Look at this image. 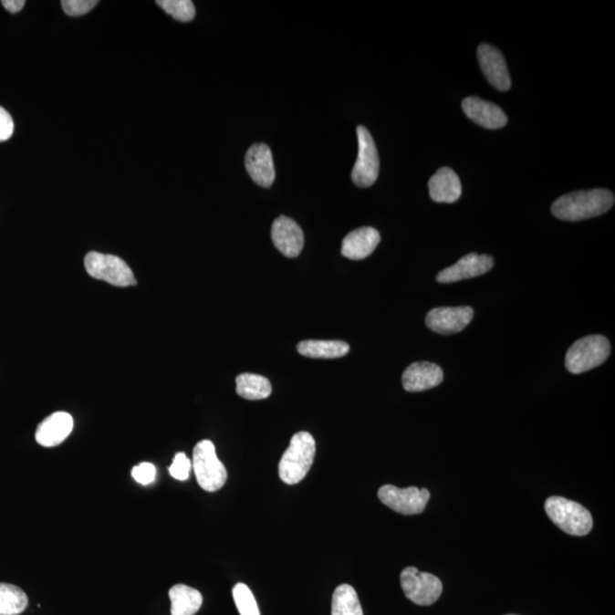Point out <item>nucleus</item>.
I'll use <instances>...</instances> for the list:
<instances>
[{
	"label": "nucleus",
	"mask_w": 615,
	"mask_h": 615,
	"mask_svg": "<svg viewBox=\"0 0 615 615\" xmlns=\"http://www.w3.org/2000/svg\"><path fill=\"white\" fill-rule=\"evenodd\" d=\"M614 202L613 193L602 188L573 192L555 201L552 213L564 222H580L608 213L612 209Z\"/></svg>",
	"instance_id": "1"
},
{
	"label": "nucleus",
	"mask_w": 615,
	"mask_h": 615,
	"mask_svg": "<svg viewBox=\"0 0 615 615\" xmlns=\"http://www.w3.org/2000/svg\"><path fill=\"white\" fill-rule=\"evenodd\" d=\"M316 455V443L312 435L299 433L293 435L290 446L279 462V477L287 485H297L310 471Z\"/></svg>",
	"instance_id": "2"
},
{
	"label": "nucleus",
	"mask_w": 615,
	"mask_h": 615,
	"mask_svg": "<svg viewBox=\"0 0 615 615\" xmlns=\"http://www.w3.org/2000/svg\"><path fill=\"white\" fill-rule=\"evenodd\" d=\"M545 511L559 529L571 536H586L593 529V516L579 503L563 497H549Z\"/></svg>",
	"instance_id": "3"
},
{
	"label": "nucleus",
	"mask_w": 615,
	"mask_h": 615,
	"mask_svg": "<svg viewBox=\"0 0 615 615\" xmlns=\"http://www.w3.org/2000/svg\"><path fill=\"white\" fill-rule=\"evenodd\" d=\"M611 353V344L603 335H589L578 339L568 349L566 367L572 374L586 373L607 361Z\"/></svg>",
	"instance_id": "4"
},
{
	"label": "nucleus",
	"mask_w": 615,
	"mask_h": 615,
	"mask_svg": "<svg viewBox=\"0 0 615 615\" xmlns=\"http://www.w3.org/2000/svg\"><path fill=\"white\" fill-rule=\"evenodd\" d=\"M192 467L202 489L214 493L227 481V470L220 462L215 447L210 440H202L193 451Z\"/></svg>",
	"instance_id": "5"
},
{
	"label": "nucleus",
	"mask_w": 615,
	"mask_h": 615,
	"mask_svg": "<svg viewBox=\"0 0 615 615\" xmlns=\"http://www.w3.org/2000/svg\"><path fill=\"white\" fill-rule=\"evenodd\" d=\"M85 268L91 277L114 287H127L137 283L130 266L117 255L89 252L85 258Z\"/></svg>",
	"instance_id": "6"
},
{
	"label": "nucleus",
	"mask_w": 615,
	"mask_h": 615,
	"mask_svg": "<svg viewBox=\"0 0 615 615\" xmlns=\"http://www.w3.org/2000/svg\"><path fill=\"white\" fill-rule=\"evenodd\" d=\"M358 156L351 178L358 187L373 185L380 172V156L373 137L364 126L357 128Z\"/></svg>",
	"instance_id": "7"
},
{
	"label": "nucleus",
	"mask_w": 615,
	"mask_h": 615,
	"mask_svg": "<svg viewBox=\"0 0 615 615\" xmlns=\"http://www.w3.org/2000/svg\"><path fill=\"white\" fill-rule=\"evenodd\" d=\"M401 584L406 598L421 607L434 604L443 593V582L438 577L421 572L414 567L401 572Z\"/></svg>",
	"instance_id": "8"
},
{
	"label": "nucleus",
	"mask_w": 615,
	"mask_h": 615,
	"mask_svg": "<svg viewBox=\"0 0 615 615\" xmlns=\"http://www.w3.org/2000/svg\"><path fill=\"white\" fill-rule=\"evenodd\" d=\"M430 497L428 489H419L416 486L401 489L392 485H385L379 490L380 502L402 516L423 513Z\"/></svg>",
	"instance_id": "9"
},
{
	"label": "nucleus",
	"mask_w": 615,
	"mask_h": 615,
	"mask_svg": "<svg viewBox=\"0 0 615 615\" xmlns=\"http://www.w3.org/2000/svg\"><path fill=\"white\" fill-rule=\"evenodd\" d=\"M473 316L474 310L471 307L434 308L426 315V326L438 334H456L471 323Z\"/></svg>",
	"instance_id": "10"
},
{
	"label": "nucleus",
	"mask_w": 615,
	"mask_h": 615,
	"mask_svg": "<svg viewBox=\"0 0 615 615\" xmlns=\"http://www.w3.org/2000/svg\"><path fill=\"white\" fill-rule=\"evenodd\" d=\"M477 58H479L481 70L491 86L502 91L511 89L512 80L507 64L498 48L488 44H482L477 49Z\"/></svg>",
	"instance_id": "11"
},
{
	"label": "nucleus",
	"mask_w": 615,
	"mask_h": 615,
	"mask_svg": "<svg viewBox=\"0 0 615 615\" xmlns=\"http://www.w3.org/2000/svg\"><path fill=\"white\" fill-rule=\"evenodd\" d=\"M275 246L287 258H297L305 245V235L295 220L281 215L275 220L272 227Z\"/></svg>",
	"instance_id": "12"
},
{
	"label": "nucleus",
	"mask_w": 615,
	"mask_h": 615,
	"mask_svg": "<svg viewBox=\"0 0 615 615\" xmlns=\"http://www.w3.org/2000/svg\"><path fill=\"white\" fill-rule=\"evenodd\" d=\"M494 267V259L490 255L470 254L463 256L452 267L443 269L437 276L439 283L448 284L463 281V279L482 276Z\"/></svg>",
	"instance_id": "13"
},
{
	"label": "nucleus",
	"mask_w": 615,
	"mask_h": 615,
	"mask_svg": "<svg viewBox=\"0 0 615 615\" xmlns=\"http://www.w3.org/2000/svg\"><path fill=\"white\" fill-rule=\"evenodd\" d=\"M462 108L466 117L486 130H500L507 125V116L494 103L471 96L463 100Z\"/></svg>",
	"instance_id": "14"
},
{
	"label": "nucleus",
	"mask_w": 615,
	"mask_h": 615,
	"mask_svg": "<svg viewBox=\"0 0 615 615\" xmlns=\"http://www.w3.org/2000/svg\"><path fill=\"white\" fill-rule=\"evenodd\" d=\"M245 167L256 185L265 188L273 185L276 172H275L272 150L268 145H252L245 155Z\"/></svg>",
	"instance_id": "15"
},
{
	"label": "nucleus",
	"mask_w": 615,
	"mask_h": 615,
	"mask_svg": "<svg viewBox=\"0 0 615 615\" xmlns=\"http://www.w3.org/2000/svg\"><path fill=\"white\" fill-rule=\"evenodd\" d=\"M442 367L429 361H417L407 367L402 374V385L408 392H422L442 384Z\"/></svg>",
	"instance_id": "16"
},
{
	"label": "nucleus",
	"mask_w": 615,
	"mask_h": 615,
	"mask_svg": "<svg viewBox=\"0 0 615 615\" xmlns=\"http://www.w3.org/2000/svg\"><path fill=\"white\" fill-rule=\"evenodd\" d=\"M73 425L75 423L70 414L64 412H54L41 422L36 429V443L46 448L57 447L71 434Z\"/></svg>",
	"instance_id": "17"
},
{
	"label": "nucleus",
	"mask_w": 615,
	"mask_h": 615,
	"mask_svg": "<svg viewBox=\"0 0 615 615\" xmlns=\"http://www.w3.org/2000/svg\"><path fill=\"white\" fill-rule=\"evenodd\" d=\"M380 242V235L375 228H358L344 237L341 254L350 260H362L373 254Z\"/></svg>",
	"instance_id": "18"
},
{
	"label": "nucleus",
	"mask_w": 615,
	"mask_h": 615,
	"mask_svg": "<svg viewBox=\"0 0 615 615\" xmlns=\"http://www.w3.org/2000/svg\"><path fill=\"white\" fill-rule=\"evenodd\" d=\"M431 199L438 203H453L460 200L462 183L453 169L443 167L431 177L429 182Z\"/></svg>",
	"instance_id": "19"
},
{
	"label": "nucleus",
	"mask_w": 615,
	"mask_h": 615,
	"mask_svg": "<svg viewBox=\"0 0 615 615\" xmlns=\"http://www.w3.org/2000/svg\"><path fill=\"white\" fill-rule=\"evenodd\" d=\"M169 598L172 600V615H195L203 603L199 590L182 584L169 590Z\"/></svg>",
	"instance_id": "20"
},
{
	"label": "nucleus",
	"mask_w": 615,
	"mask_h": 615,
	"mask_svg": "<svg viewBox=\"0 0 615 615\" xmlns=\"http://www.w3.org/2000/svg\"><path fill=\"white\" fill-rule=\"evenodd\" d=\"M350 347L343 341H324V339H307L297 344L300 355L316 360H334L348 355Z\"/></svg>",
	"instance_id": "21"
},
{
	"label": "nucleus",
	"mask_w": 615,
	"mask_h": 615,
	"mask_svg": "<svg viewBox=\"0 0 615 615\" xmlns=\"http://www.w3.org/2000/svg\"><path fill=\"white\" fill-rule=\"evenodd\" d=\"M236 392L247 401H263L272 394L273 388L265 376L245 373L237 376Z\"/></svg>",
	"instance_id": "22"
},
{
	"label": "nucleus",
	"mask_w": 615,
	"mask_h": 615,
	"mask_svg": "<svg viewBox=\"0 0 615 615\" xmlns=\"http://www.w3.org/2000/svg\"><path fill=\"white\" fill-rule=\"evenodd\" d=\"M332 615H364L360 598L352 586L344 584L334 590Z\"/></svg>",
	"instance_id": "23"
},
{
	"label": "nucleus",
	"mask_w": 615,
	"mask_h": 615,
	"mask_svg": "<svg viewBox=\"0 0 615 615\" xmlns=\"http://www.w3.org/2000/svg\"><path fill=\"white\" fill-rule=\"evenodd\" d=\"M29 604L27 596L18 587L0 584V615H18L26 611Z\"/></svg>",
	"instance_id": "24"
},
{
	"label": "nucleus",
	"mask_w": 615,
	"mask_h": 615,
	"mask_svg": "<svg viewBox=\"0 0 615 615\" xmlns=\"http://www.w3.org/2000/svg\"><path fill=\"white\" fill-rule=\"evenodd\" d=\"M156 4L174 20L190 22L195 17V6L191 0H158Z\"/></svg>",
	"instance_id": "25"
},
{
	"label": "nucleus",
	"mask_w": 615,
	"mask_h": 615,
	"mask_svg": "<svg viewBox=\"0 0 615 615\" xmlns=\"http://www.w3.org/2000/svg\"><path fill=\"white\" fill-rule=\"evenodd\" d=\"M234 602L241 615H260L254 593L245 584H237L233 589Z\"/></svg>",
	"instance_id": "26"
},
{
	"label": "nucleus",
	"mask_w": 615,
	"mask_h": 615,
	"mask_svg": "<svg viewBox=\"0 0 615 615\" xmlns=\"http://www.w3.org/2000/svg\"><path fill=\"white\" fill-rule=\"evenodd\" d=\"M191 470L192 462L183 453H176L172 466L169 467L170 475L178 481H186L190 477Z\"/></svg>",
	"instance_id": "27"
},
{
	"label": "nucleus",
	"mask_w": 615,
	"mask_h": 615,
	"mask_svg": "<svg viewBox=\"0 0 615 615\" xmlns=\"http://www.w3.org/2000/svg\"><path fill=\"white\" fill-rule=\"evenodd\" d=\"M64 12L68 16H81L93 9L99 4L98 0H62Z\"/></svg>",
	"instance_id": "28"
},
{
	"label": "nucleus",
	"mask_w": 615,
	"mask_h": 615,
	"mask_svg": "<svg viewBox=\"0 0 615 615\" xmlns=\"http://www.w3.org/2000/svg\"><path fill=\"white\" fill-rule=\"evenodd\" d=\"M131 475L141 485L153 484L156 477V468L153 464L141 463L132 468Z\"/></svg>",
	"instance_id": "29"
},
{
	"label": "nucleus",
	"mask_w": 615,
	"mask_h": 615,
	"mask_svg": "<svg viewBox=\"0 0 615 615\" xmlns=\"http://www.w3.org/2000/svg\"><path fill=\"white\" fill-rule=\"evenodd\" d=\"M14 132V121L11 114L0 107V141L11 139Z\"/></svg>",
	"instance_id": "30"
},
{
	"label": "nucleus",
	"mask_w": 615,
	"mask_h": 615,
	"mask_svg": "<svg viewBox=\"0 0 615 615\" xmlns=\"http://www.w3.org/2000/svg\"><path fill=\"white\" fill-rule=\"evenodd\" d=\"M2 5L9 13L16 14L25 7V0H3Z\"/></svg>",
	"instance_id": "31"
},
{
	"label": "nucleus",
	"mask_w": 615,
	"mask_h": 615,
	"mask_svg": "<svg viewBox=\"0 0 615 615\" xmlns=\"http://www.w3.org/2000/svg\"><path fill=\"white\" fill-rule=\"evenodd\" d=\"M508 615H516V614H508Z\"/></svg>",
	"instance_id": "32"
}]
</instances>
